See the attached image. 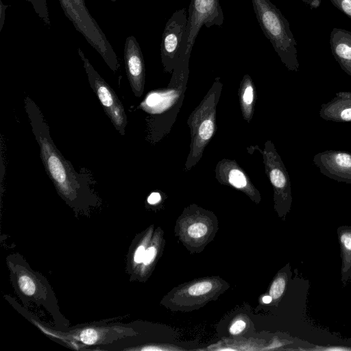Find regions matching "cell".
Segmentation results:
<instances>
[{
  "instance_id": "cell-13",
  "label": "cell",
  "mask_w": 351,
  "mask_h": 351,
  "mask_svg": "<svg viewBox=\"0 0 351 351\" xmlns=\"http://www.w3.org/2000/svg\"><path fill=\"white\" fill-rule=\"evenodd\" d=\"M19 284L21 291L27 295L34 293L36 287L34 281L27 276H21L19 279Z\"/></svg>"
},
{
  "instance_id": "cell-16",
  "label": "cell",
  "mask_w": 351,
  "mask_h": 351,
  "mask_svg": "<svg viewBox=\"0 0 351 351\" xmlns=\"http://www.w3.org/2000/svg\"><path fill=\"white\" fill-rule=\"evenodd\" d=\"M212 287V284L210 282H202L190 287L188 292L192 295H200L210 291Z\"/></svg>"
},
{
  "instance_id": "cell-17",
  "label": "cell",
  "mask_w": 351,
  "mask_h": 351,
  "mask_svg": "<svg viewBox=\"0 0 351 351\" xmlns=\"http://www.w3.org/2000/svg\"><path fill=\"white\" fill-rule=\"evenodd\" d=\"M214 124L210 119L202 122L199 128V136L202 140H208L213 135Z\"/></svg>"
},
{
  "instance_id": "cell-2",
  "label": "cell",
  "mask_w": 351,
  "mask_h": 351,
  "mask_svg": "<svg viewBox=\"0 0 351 351\" xmlns=\"http://www.w3.org/2000/svg\"><path fill=\"white\" fill-rule=\"evenodd\" d=\"M258 23L282 63L289 71H298L297 43L289 21L270 0H252Z\"/></svg>"
},
{
  "instance_id": "cell-23",
  "label": "cell",
  "mask_w": 351,
  "mask_h": 351,
  "mask_svg": "<svg viewBox=\"0 0 351 351\" xmlns=\"http://www.w3.org/2000/svg\"><path fill=\"white\" fill-rule=\"evenodd\" d=\"M245 328V322L242 320H238L232 325L230 332L232 335L240 333Z\"/></svg>"
},
{
  "instance_id": "cell-10",
  "label": "cell",
  "mask_w": 351,
  "mask_h": 351,
  "mask_svg": "<svg viewBox=\"0 0 351 351\" xmlns=\"http://www.w3.org/2000/svg\"><path fill=\"white\" fill-rule=\"evenodd\" d=\"M331 52L341 69L351 77V32L335 27L330 35Z\"/></svg>"
},
{
  "instance_id": "cell-5",
  "label": "cell",
  "mask_w": 351,
  "mask_h": 351,
  "mask_svg": "<svg viewBox=\"0 0 351 351\" xmlns=\"http://www.w3.org/2000/svg\"><path fill=\"white\" fill-rule=\"evenodd\" d=\"M187 18L186 8H183L176 10L166 23L160 50L162 63L167 69L176 65L180 58Z\"/></svg>"
},
{
  "instance_id": "cell-1",
  "label": "cell",
  "mask_w": 351,
  "mask_h": 351,
  "mask_svg": "<svg viewBox=\"0 0 351 351\" xmlns=\"http://www.w3.org/2000/svg\"><path fill=\"white\" fill-rule=\"evenodd\" d=\"M25 104L33 133L40 147V157L49 178L62 194L66 197L72 195L82 187L84 179L57 149L39 108L29 97H26Z\"/></svg>"
},
{
  "instance_id": "cell-18",
  "label": "cell",
  "mask_w": 351,
  "mask_h": 351,
  "mask_svg": "<svg viewBox=\"0 0 351 351\" xmlns=\"http://www.w3.org/2000/svg\"><path fill=\"white\" fill-rule=\"evenodd\" d=\"M80 340L85 344H94L98 339L97 332L92 328L84 330L80 335Z\"/></svg>"
},
{
  "instance_id": "cell-3",
  "label": "cell",
  "mask_w": 351,
  "mask_h": 351,
  "mask_svg": "<svg viewBox=\"0 0 351 351\" xmlns=\"http://www.w3.org/2000/svg\"><path fill=\"white\" fill-rule=\"evenodd\" d=\"M223 23V13L219 0H191L189 16L180 58L190 57L197 36L203 25L210 27H221Z\"/></svg>"
},
{
  "instance_id": "cell-15",
  "label": "cell",
  "mask_w": 351,
  "mask_h": 351,
  "mask_svg": "<svg viewBox=\"0 0 351 351\" xmlns=\"http://www.w3.org/2000/svg\"><path fill=\"white\" fill-rule=\"evenodd\" d=\"M285 288V280L282 277L276 279L270 288V295L274 299H277L281 296Z\"/></svg>"
},
{
  "instance_id": "cell-9",
  "label": "cell",
  "mask_w": 351,
  "mask_h": 351,
  "mask_svg": "<svg viewBox=\"0 0 351 351\" xmlns=\"http://www.w3.org/2000/svg\"><path fill=\"white\" fill-rule=\"evenodd\" d=\"M319 114L326 121L351 122V92H337L330 101L322 105Z\"/></svg>"
},
{
  "instance_id": "cell-26",
  "label": "cell",
  "mask_w": 351,
  "mask_h": 351,
  "mask_svg": "<svg viewBox=\"0 0 351 351\" xmlns=\"http://www.w3.org/2000/svg\"><path fill=\"white\" fill-rule=\"evenodd\" d=\"M272 297L271 295H265L263 298V302L265 304H269L271 302Z\"/></svg>"
},
{
  "instance_id": "cell-24",
  "label": "cell",
  "mask_w": 351,
  "mask_h": 351,
  "mask_svg": "<svg viewBox=\"0 0 351 351\" xmlns=\"http://www.w3.org/2000/svg\"><path fill=\"white\" fill-rule=\"evenodd\" d=\"M145 250L143 245H141L136 250L134 260L136 263H139L143 261V258L145 256Z\"/></svg>"
},
{
  "instance_id": "cell-25",
  "label": "cell",
  "mask_w": 351,
  "mask_h": 351,
  "mask_svg": "<svg viewBox=\"0 0 351 351\" xmlns=\"http://www.w3.org/2000/svg\"><path fill=\"white\" fill-rule=\"evenodd\" d=\"M160 200V195L158 193H152L147 198V202L150 204H154Z\"/></svg>"
},
{
  "instance_id": "cell-19",
  "label": "cell",
  "mask_w": 351,
  "mask_h": 351,
  "mask_svg": "<svg viewBox=\"0 0 351 351\" xmlns=\"http://www.w3.org/2000/svg\"><path fill=\"white\" fill-rule=\"evenodd\" d=\"M207 227L202 223H197L189 226L188 233L193 238H200L206 234Z\"/></svg>"
},
{
  "instance_id": "cell-27",
  "label": "cell",
  "mask_w": 351,
  "mask_h": 351,
  "mask_svg": "<svg viewBox=\"0 0 351 351\" xmlns=\"http://www.w3.org/2000/svg\"><path fill=\"white\" fill-rule=\"evenodd\" d=\"M325 350H349L348 348H340V347H337V348H326Z\"/></svg>"
},
{
  "instance_id": "cell-22",
  "label": "cell",
  "mask_w": 351,
  "mask_h": 351,
  "mask_svg": "<svg viewBox=\"0 0 351 351\" xmlns=\"http://www.w3.org/2000/svg\"><path fill=\"white\" fill-rule=\"evenodd\" d=\"M156 254V250L154 247H150L145 250V256L143 263L145 265L151 263L155 258Z\"/></svg>"
},
{
  "instance_id": "cell-21",
  "label": "cell",
  "mask_w": 351,
  "mask_h": 351,
  "mask_svg": "<svg viewBox=\"0 0 351 351\" xmlns=\"http://www.w3.org/2000/svg\"><path fill=\"white\" fill-rule=\"evenodd\" d=\"M254 95H253V88L250 84H248L245 87V89L243 93V101L244 103L249 106L253 101Z\"/></svg>"
},
{
  "instance_id": "cell-12",
  "label": "cell",
  "mask_w": 351,
  "mask_h": 351,
  "mask_svg": "<svg viewBox=\"0 0 351 351\" xmlns=\"http://www.w3.org/2000/svg\"><path fill=\"white\" fill-rule=\"evenodd\" d=\"M340 243L342 247L343 269L351 267V229L345 230L339 234Z\"/></svg>"
},
{
  "instance_id": "cell-7",
  "label": "cell",
  "mask_w": 351,
  "mask_h": 351,
  "mask_svg": "<svg viewBox=\"0 0 351 351\" xmlns=\"http://www.w3.org/2000/svg\"><path fill=\"white\" fill-rule=\"evenodd\" d=\"M313 164L326 177L351 184V154L339 150H326L315 154Z\"/></svg>"
},
{
  "instance_id": "cell-11",
  "label": "cell",
  "mask_w": 351,
  "mask_h": 351,
  "mask_svg": "<svg viewBox=\"0 0 351 351\" xmlns=\"http://www.w3.org/2000/svg\"><path fill=\"white\" fill-rule=\"evenodd\" d=\"M278 156L276 155L275 163L272 165L270 170V180L282 199L289 202L291 198L289 176Z\"/></svg>"
},
{
  "instance_id": "cell-4",
  "label": "cell",
  "mask_w": 351,
  "mask_h": 351,
  "mask_svg": "<svg viewBox=\"0 0 351 351\" xmlns=\"http://www.w3.org/2000/svg\"><path fill=\"white\" fill-rule=\"evenodd\" d=\"M78 53L83 61L90 86L99 99L106 114L118 132L125 134L127 116L121 101L109 84L95 70L88 59L79 48Z\"/></svg>"
},
{
  "instance_id": "cell-20",
  "label": "cell",
  "mask_w": 351,
  "mask_h": 351,
  "mask_svg": "<svg viewBox=\"0 0 351 351\" xmlns=\"http://www.w3.org/2000/svg\"><path fill=\"white\" fill-rule=\"evenodd\" d=\"M332 5L351 19V0H330Z\"/></svg>"
},
{
  "instance_id": "cell-14",
  "label": "cell",
  "mask_w": 351,
  "mask_h": 351,
  "mask_svg": "<svg viewBox=\"0 0 351 351\" xmlns=\"http://www.w3.org/2000/svg\"><path fill=\"white\" fill-rule=\"evenodd\" d=\"M230 183L237 188H243L246 184V179L244 174L238 169H233L229 174Z\"/></svg>"
},
{
  "instance_id": "cell-8",
  "label": "cell",
  "mask_w": 351,
  "mask_h": 351,
  "mask_svg": "<svg viewBox=\"0 0 351 351\" xmlns=\"http://www.w3.org/2000/svg\"><path fill=\"white\" fill-rule=\"evenodd\" d=\"M124 62L132 90L136 96L140 97L144 88L145 64L139 44L133 36L127 37L125 40Z\"/></svg>"
},
{
  "instance_id": "cell-6",
  "label": "cell",
  "mask_w": 351,
  "mask_h": 351,
  "mask_svg": "<svg viewBox=\"0 0 351 351\" xmlns=\"http://www.w3.org/2000/svg\"><path fill=\"white\" fill-rule=\"evenodd\" d=\"M59 1L65 14L93 47L98 48L107 41L99 27L89 14L84 0H59Z\"/></svg>"
}]
</instances>
